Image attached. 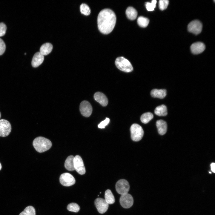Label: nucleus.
Returning a JSON list of instances; mask_svg holds the SVG:
<instances>
[{
  "mask_svg": "<svg viewBox=\"0 0 215 215\" xmlns=\"http://www.w3.org/2000/svg\"><path fill=\"white\" fill-rule=\"evenodd\" d=\"M44 60V56L40 52H37L33 56L32 59L31 64L34 67L39 66L43 62Z\"/></svg>",
  "mask_w": 215,
  "mask_h": 215,
  "instance_id": "2eb2a0df",
  "label": "nucleus"
},
{
  "mask_svg": "<svg viewBox=\"0 0 215 215\" xmlns=\"http://www.w3.org/2000/svg\"><path fill=\"white\" fill-rule=\"evenodd\" d=\"M105 199L108 204H113L115 202V198L110 190L108 189L105 191Z\"/></svg>",
  "mask_w": 215,
  "mask_h": 215,
  "instance_id": "4be33fe9",
  "label": "nucleus"
},
{
  "mask_svg": "<svg viewBox=\"0 0 215 215\" xmlns=\"http://www.w3.org/2000/svg\"><path fill=\"white\" fill-rule=\"evenodd\" d=\"M110 122V119L108 118L104 121H102L98 125V127L99 128H104Z\"/></svg>",
  "mask_w": 215,
  "mask_h": 215,
  "instance_id": "2f4dec72",
  "label": "nucleus"
},
{
  "mask_svg": "<svg viewBox=\"0 0 215 215\" xmlns=\"http://www.w3.org/2000/svg\"><path fill=\"white\" fill-rule=\"evenodd\" d=\"M205 44L200 42L193 43L191 46L190 49L192 53L194 54H200L205 50Z\"/></svg>",
  "mask_w": 215,
  "mask_h": 215,
  "instance_id": "ddd939ff",
  "label": "nucleus"
},
{
  "mask_svg": "<svg viewBox=\"0 0 215 215\" xmlns=\"http://www.w3.org/2000/svg\"><path fill=\"white\" fill-rule=\"evenodd\" d=\"M156 0H153L151 3L146 2L145 5L147 10L148 11L153 10L156 7Z\"/></svg>",
  "mask_w": 215,
  "mask_h": 215,
  "instance_id": "cd10ccee",
  "label": "nucleus"
},
{
  "mask_svg": "<svg viewBox=\"0 0 215 215\" xmlns=\"http://www.w3.org/2000/svg\"><path fill=\"white\" fill-rule=\"evenodd\" d=\"M1 113H0V118H1Z\"/></svg>",
  "mask_w": 215,
  "mask_h": 215,
  "instance_id": "f704fd0d",
  "label": "nucleus"
},
{
  "mask_svg": "<svg viewBox=\"0 0 215 215\" xmlns=\"http://www.w3.org/2000/svg\"><path fill=\"white\" fill-rule=\"evenodd\" d=\"M94 204L98 212L103 214L108 210L109 204L103 198H98L94 201Z\"/></svg>",
  "mask_w": 215,
  "mask_h": 215,
  "instance_id": "9b49d317",
  "label": "nucleus"
},
{
  "mask_svg": "<svg viewBox=\"0 0 215 215\" xmlns=\"http://www.w3.org/2000/svg\"><path fill=\"white\" fill-rule=\"evenodd\" d=\"M6 45L3 41L0 38V55L3 54L6 49Z\"/></svg>",
  "mask_w": 215,
  "mask_h": 215,
  "instance_id": "7c9ffc66",
  "label": "nucleus"
},
{
  "mask_svg": "<svg viewBox=\"0 0 215 215\" xmlns=\"http://www.w3.org/2000/svg\"><path fill=\"white\" fill-rule=\"evenodd\" d=\"M74 156L72 155L68 156L66 159L64 163L66 169L69 171L75 170L74 166Z\"/></svg>",
  "mask_w": 215,
  "mask_h": 215,
  "instance_id": "aec40b11",
  "label": "nucleus"
},
{
  "mask_svg": "<svg viewBox=\"0 0 215 215\" xmlns=\"http://www.w3.org/2000/svg\"><path fill=\"white\" fill-rule=\"evenodd\" d=\"M53 46L49 43H46L42 44L40 49V52L43 56L47 55L52 51Z\"/></svg>",
  "mask_w": 215,
  "mask_h": 215,
  "instance_id": "a211bd4d",
  "label": "nucleus"
},
{
  "mask_svg": "<svg viewBox=\"0 0 215 215\" xmlns=\"http://www.w3.org/2000/svg\"><path fill=\"white\" fill-rule=\"evenodd\" d=\"M33 144L35 150L39 153L43 152L48 150L52 145L51 142L49 140L42 136L35 139Z\"/></svg>",
  "mask_w": 215,
  "mask_h": 215,
  "instance_id": "f03ea898",
  "label": "nucleus"
},
{
  "mask_svg": "<svg viewBox=\"0 0 215 215\" xmlns=\"http://www.w3.org/2000/svg\"><path fill=\"white\" fill-rule=\"evenodd\" d=\"M61 184L65 186H70L75 183L74 177L70 174L65 173L62 174L59 178Z\"/></svg>",
  "mask_w": 215,
  "mask_h": 215,
  "instance_id": "0eeeda50",
  "label": "nucleus"
},
{
  "mask_svg": "<svg viewBox=\"0 0 215 215\" xmlns=\"http://www.w3.org/2000/svg\"><path fill=\"white\" fill-rule=\"evenodd\" d=\"M149 22V19L142 16H139L137 20L138 25L142 27H145L147 26Z\"/></svg>",
  "mask_w": 215,
  "mask_h": 215,
  "instance_id": "b1692460",
  "label": "nucleus"
},
{
  "mask_svg": "<svg viewBox=\"0 0 215 215\" xmlns=\"http://www.w3.org/2000/svg\"><path fill=\"white\" fill-rule=\"evenodd\" d=\"M130 185L125 179H121L116 184V189L117 192L121 195L128 193L129 191Z\"/></svg>",
  "mask_w": 215,
  "mask_h": 215,
  "instance_id": "39448f33",
  "label": "nucleus"
},
{
  "mask_svg": "<svg viewBox=\"0 0 215 215\" xmlns=\"http://www.w3.org/2000/svg\"><path fill=\"white\" fill-rule=\"evenodd\" d=\"M95 100L103 106H106L108 104V99L106 96L100 92H97L94 95Z\"/></svg>",
  "mask_w": 215,
  "mask_h": 215,
  "instance_id": "4468645a",
  "label": "nucleus"
},
{
  "mask_svg": "<svg viewBox=\"0 0 215 215\" xmlns=\"http://www.w3.org/2000/svg\"><path fill=\"white\" fill-rule=\"evenodd\" d=\"M11 130V126L9 122L4 119L0 120V136H7Z\"/></svg>",
  "mask_w": 215,
  "mask_h": 215,
  "instance_id": "6e6552de",
  "label": "nucleus"
},
{
  "mask_svg": "<svg viewBox=\"0 0 215 215\" xmlns=\"http://www.w3.org/2000/svg\"><path fill=\"white\" fill-rule=\"evenodd\" d=\"M155 113L159 116H165L167 114V110L166 106L162 105L156 107L154 110Z\"/></svg>",
  "mask_w": 215,
  "mask_h": 215,
  "instance_id": "412c9836",
  "label": "nucleus"
},
{
  "mask_svg": "<svg viewBox=\"0 0 215 215\" xmlns=\"http://www.w3.org/2000/svg\"><path fill=\"white\" fill-rule=\"evenodd\" d=\"M67 208L69 211L77 212L79 211L80 208L77 204L75 203H71L68 205Z\"/></svg>",
  "mask_w": 215,
  "mask_h": 215,
  "instance_id": "bb28decb",
  "label": "nucleus"
},
{
  "mask_svg": "<svg viewBox=\"0 0 215 215\" xmlns=\"http://www.w3.org/2000/svg\"><path fill=\"white\" fill-rule=\"evenodd\" d=\"M169 4L168 0H160L159 1V9L162 10L166 9Z\"/></svg>",
  "mask_w": 215,
  "mask_h": 215,
  "instance_id": "c85d7f7f",
  "label": "nucleus"
},
{
  "mask_svg": "<svg viewBox=\"0 0 215 215\" xmlns=\"http://www.w3.org/2000/svg\"><path fill=\"white\" fill-rule=\"evenodd\" d=\"M1 163H0V170H1Z\"/></svg>",
  "mask_w": 215,
  "mask_h": 215,
  "instance_id": "72a5a7b5",
  "label": "nucleus"
},
{
  "mask_svg": "<svg viewBox=\"0 0 215 215\" xmlns=\"http://www.w3.org/2000/svg\"><path fill=\"white\" fill-rule=\"evenodd\" d=\"M75 170L80 174H84L86 172L83 160L79 155H76L74 158Z\"/></svg>",
  "mask_w": 215,
  "mask_h": 215,
  "instance_id": "1a4fd4ad",
  "label": "nucleus"
},
{
  "mask_svg": "<svg viewBox=\"0 0 215 215\" xmlns=\"http://www.w3.org/2000/svg\"><path fill=\"white\" fill-rule=\"evenodd\" d=\"M80 9L81 13L85 15L88 16L90 14V9L86 4H82L80 5Z\"/></svg>",
  "mask_w": 215,
  "mask_h": 215,
  "instance_id": "a878e982",
  "label": "nucleus"
},
{
  "mask_svg": "<svg viewBox=\"0 0 215 215\" xmlns=\"http://www.w3.org/2000/svg\"><path fill=\"white\" fill-rule=\"evenodd\" d=\"M211 171L214 173L215 172V163H212L211 164Z\"/></svg>",
  "mask_w": 215,
  "mask_h": 215,
  "instance_id": "473e14b6",
  "label": "nucleus"
},
{
  "mask_svg": "<svg viewBox=\"0 0 215 215\" xmlns=\"http://www.w3.org/2000/svg\"><path fill=\"white\" fill-rule=\"evenodd\" d=\"M156 125L159 134L163 135L166 133L167 124L165 121L162 120H158L156 122Z\"/></svg>",
  "mask_w": 215,
  "mask_h": 215,
  "instance_id": "dca6fc26",
  "label": "nucleus"
},
{
  "mask_svg": "<svg viewBox=\"0 0 215 215\" xmlns=\"http://www.w3.org/2000/svg\"><path fill=\"white\" fill-rule=\"evenodd\" d=\"M19 215H36V211L34 208L31 206L26 207Z\"/></svg>",
  "mask_w": 215,
  "mask_h": 215,
  "instance_id": "393cba45",
  "label": "nucleus"
},
{
  "mask_svg": "<svg viewBox=\"0 0 215 215\" xmlns=\"http://www.w3.org/2000/svg\"><path fill=\"white\" fill-rule=\"evenodd\" d=\"M119 202L122 207L124 208H128L132 206L133 199L130 194L127 193L121 195Z\"/></svg>",
  "mask_w": 215,
  "mask_h": 215,
  "instance_id": "9d476101",
  "label": "nucleus"
},
{
  "mask_svg": "<svg viewBox=\"0 0 215 215\" xmlns=\"http://www.w3.org/2000/svg\"><path fill=\"white\" fill-rule=\"evenodd\" d=\"M116 16L114 12L109 9H105L99 13L97 17L98 27L102 33H111L115 26Z\"/></svg>",
  "mask_w": 215,
  "mask_h": 215,
  "instance_id": "f257e3e1",
  "label": "nucleus"
},
{
  "mask_svg": "<svg viewBox=\"0 0 215 215\" xmlns=\"http://www.w3.org/2000/svg\"><path fill=\"white\" fill-rule=\"evenodd\" d=\"M202 25L198 20H194L191 22L187 27L188 31L196 35L200 33L202 29Z\"/></svg>",
  "mask_w": 215,
  "mask_h": 215,
  "instance_id": "423d86ee",
  "label": "nucleus"
},
{
  "mask_svg": "<svg viewBox=\"0 0 215 215\" xmlns=\"http://www.w3.org/2000/svg\"><path fill=\"white\" fill-rule=\"evenodd\" d=\"M132 139L136 142L141 140L144 135V132L141 126L137 124H132L130 128Z\"/></svg>",
  "mask_w": 215,
  "mask_h": 215,
  "instance_id": "20e7f679",
  "label": "nucleus"
},
{
  "mask_svg": "<svg viewBox=\"0 0 215 215\" xmlns=\"http://www.w3.org/2000/svg\"><path fill=\"white\" fill-rule=\"evenodd\" d=\"M209 173H211V172H210V171L209 172Z\"/></svg>",
  "mask_w": 215,
  "mask_h": 215,
  "instance_id": "c9c22d12",
  "label": "nucleus"
},
{
  "mask_svg": "<svg viewBox=\"0 0 215 215\" xmlns=\"http://www.w3.org/2000/svg\"><path fill=\"white\" fill-rule=\"evenodd\" d=\"M80 111L81 114L86 117H88L92 112V108L90 103L87 101H83L80 103Z\"/></svg>",
  "mask_w": 215,
  "mask_h": 215,
  "instance_id": "f8f14e48",
  "label": "nucleus"
},
{
  "mask_svg": "<svg viewBox=\"0 0 215 215\" xmlns=\"http://www.w3.org/2000/svg\"><path fill=\"white\" fill-rule=\"evenodd\" d=\"M26 53H24L25 55H26Z\"/></svg>",
  "mask_w": 215,
  "mask_h": 215,
  "instance_id": "e433bc0d",
  "label": "nucleus"
},
{
  "mask_svg": "<svg viewBox=\"0 0 215 215\" xmlns=\"http://www.w3.org/2000/svg\"><path fill=\"white\" fill-rule=\"evenodd\" d=\"M125 13L127 18L131 20L135 19L137 16V10L131 7H129L127 8Z\"/></svg>",
  "mask_w": 215,
  "mask_h": 215,
  "instance_id": "6ab92c4d",
  "label": "nucleus"
},
{
  "mask_svg": "<svg viewBox=\"0 0 215 215\" xmlns=\"http://www.w3.org/2000/svg\"><path fill=\"white\" fill-rule=\"evenodd\" d=\"M116 67L120 70L125 72H130L133 70L130 62L123 57L117 58L115 62Z\"/></svg>",
  "mask_w": 215,
  "mask_h": 215,
  "instance_id": "7ed1b4c3",
  "label": "nucleus"
},
{
  "mask_svg": "<svg viewBox=\"0 0 215 215\" xmlns=\"http://www.w3.org/2000/svg\"><path fill=\"white\" fill-rule=\"evenodd\" d=\"M166 90L165 89H153L150 92L151 96L154 98L163 99L166 95Z\"/></svg>",
  "mask_w": 215,
  "mask_h": 215,
  "instance_id": "f3484780",
  "label": "nucleus"
},
{
  "mask_svg": "<svg viewBox=\"0 0 215 215\" xmlns=\"http://www.w3.org/2000/svg\"><path fill=\"white\" fill-rule=\"evenodd\" d=\"M153 116L150 112H147L142 114L141 116L140 120L144 124L148 123L153 118Z\"/></svg>",
  "mask_w": 215,
  "mask_h": 215,
  "instance_id": "5701e85b",
  "label": "nucleus"
},
{
  "mask_svg": "<svg viewBox=\"0 0 215 215\" xmlns=\"http://www.w3.org/2000/svg\"><path fill=\"white\" fill-rule=\"evenodd\" d=\"M7 27L5 24L0 23V37L4 36L5 34Z\"/></svg>",
  "mask_w": 215,
  "mask_h": 215,
  "instance_id": "c756f323",
  "label": "nucleus"
}]
</instances>
